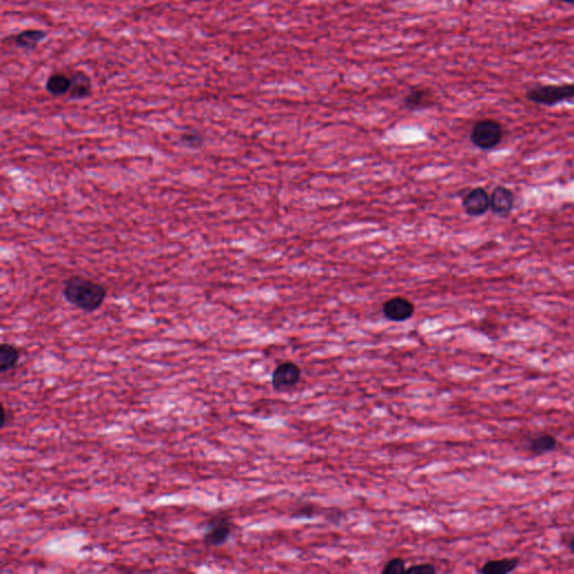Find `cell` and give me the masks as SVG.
Listing matches in <instances>:
<instances>
[{
	"label": "cell",
	"instance_id": "cell-13",
	"mask_svg": "<svg viewBox=\"0 0 574 574\" xmlns=\"http://www.w3.org/2000/svg\"><path fill=\"white\" fill-rule=\"evenodd\" d=\"M46 32L42 30H26L23 32L18 33L17 35L13 38V43L19 49L35 50L38 44L42 43L46 38Z\"/></svg>",
	"mask_w": 574,
	"mask_h": 574
},
{
	"label": "cell",
	"instance_id": "cell-18",
	"mask_svg": "<svg viewBox=\"0 0 574 574\" xmlns=\"http://www.w3.org/2000/svg\"><path fill=\"white\" fill-rule=\"evenodd\" d=\"M437 572L435 566L429 563H422L413 565L405 570L406 574H434Z\"/></svg>",
	"mask_w": 574,
	"mask_h": 574
},
{
	"label": "cell",
	"instance_id": "cell-17",
	"mask_svg": "<svg viewBox=\"0 0 574 574\" xmlns=\"http://www.w3.org/2000/svg\"><path fill=\"white\" fill-rule=\"evenodd\" d=\"M405 562L400 558H392L387 562L386 565L383 569V574H400L405 573Z\"/></svg>",
	"mask_w": 574,
	"mask_h": 574
},
{
	"label": "cell",
	"instance_id": "cell-11",
	"mask_svg": "<svg viewBox=\"0 0 574 574\" xmlns=\"http://www.w3.org/2000/svg\"><path fill=\"white\" fill-rule=\"evenodd\" d=\"M71 89L69 92L72 100L86 99L92 92L91 79L84 71H74L71 73Z\"/></svg>",
	"mask_w": 574,
	"mask_h": 574
},
{
	"label": "cell",
	"instance_id": "cell-7",
	"mask_svg": "<svg viewBox=\"0 0 574 574\" xmlns=\"http://www.w3.org/2000/svg\"><path fill=\"white\" fill-rule=\"evenodd\" d=\"M515 206L512 191L504 186H497L490 194V210L500 217H507Z\"/></svg>",
	"mask_w": 574,
	"mask_h": 574
},
{
	"label": "cell",
	"instance_id": "cell-4",
	"mask_svg": "<svg viewBox=\"0 0 574 574\" xmlns=\"http://www.w3.org/2000/svg\"><path fill=\"white\" fill-rule=\"evenodd\" d=\"M300 368L294 362H283L275 368L271 375V384L278 392L296 386L300 381Z\"/></svg>",
	"mask_w": 574,
	"mask_h": 574
},
{
	"label": "cell",
	"instance_id": "cell-14",
	"mask_svg": "<svg viewBox=\"0 0 574 574\" xmlns=\"http://www.w3.org/2000/svg\"><path fill=\"white\" fill-rule=\"evenodd\" d=\"M46 91L53 97H61L63 94L70 92L71 77L65 73H53L46 81Z\"/></svg>",
	"mask_w": 574,
	"mask_h": 574
},
{
	"label": "cell",
	"instance_id": "cell-5",
	"mask_svg": "<svg viewBox=\"0 0 574 574\" xmlns=\"http://www.w3.org/2000/svg\"><path fill=\"white\" fill-rule=\"evenodd\" d=\"M415 312V306L408 298L395 296L389 298L383 305V314L393 322H404L411 319Z\"/></svg>",
	"mask_w": 574,
	"mask_h": 574
},
{
	"label": "cell",
	"instance_id": "cell-9",
	"mask_svg": "<svg viewBox=\"0 0 574 574\" xmlns=\"http://www.w3.org/2000/svg\"><path fill=\"white\" fill-rule=\"evenodd\" d=\"M232 533V525L228 518L219 517L208 527L204 534V543L208 546H221L228 542Z\"/></svg>",
	"mask_w": 574,
	"mask_h": 574
},
{
	"label": "cell",
	"instance_id": "cell-10",
	"mask_svg": "<svg viewBox=\"0 0 574 574\" xmlns=\"http://www.w3.org/2000/svg\"><path fill=\"white\" fill-rule=\"evenodd\" d=\"M435 97L431 89L427 86L412 88L404 98V105L412 111H424L434 106Z\"/></svg>",
	"mask_w": 574,
	"mask_h": 574
},
{
	"label": "cell",
	"instance_id": "cell-12",
	"mask_svg": "<svg viewBox=\"0 0 574 574\" xmlns=\"http://www.w3.org/2000/svg\"><path fill=\"white\" fill-rule=\"evenodd\" d=\"M519 558H504L489 560L479 571L483 574H507L515 571L519 566Z\"/></svg>",
	"mask_w": 574,
	"mask_h": 574
},
{
	"label": "cell",
	"instance_id": "cell-6",
	"mask_svg": "<svg viewBox=\"0 0 574 574\" xmlns=\"http://www.w3.org/2000/svg\"><path fill=\"white\" fill-rule=\"evenodd\" d=\"M462 207L470 217H480L490 209V196L486 188L478 186L464 196Z\"/></svg>",
	"mask_w": 574,
	"mask_h": 574
},
{
	"label": "cell",
	"instance_id": "cell-3",
	"mask_svg": "<svg viewBox=\"0 0 574 574\" xmlns=\"http://www.w3.org/2000/svg\"><path fill=\"white\" fill-rule=\"evenodd\" d=\"M504 136L500 123L495 119L485 118L477 121L470 133V140L475 147L491 150L500 145Z\"/></svg>",
	"mask_w": 574,
	"mask_h": 574
},
{
	"label": "cell",
	"instance_id": "cell-21",
	"mask_svg": "<svg viewBox=\"0 0 574 574\" xmlns=\"http://www.w3.org/2000/svg\"><path fill=\"white\" fill-rule=\"evenodd\" d=\"M561 1L568 4V5H574V0H561Z\"/></svg>",
	"mask_w": 574,
	"mask_h": 574
},
{
	"label": "cell",
	"instance_id": "cell-2",
	"mask_svg": "<svg viewBox=\"0 0 574 574\" xmlns=\"http://www.w3.org/2000/svg\"><path fill=\"white\" fill-rule=\"evenodd\" d=\"M526 99L535 105L554 107L574 100V82L561 84H537L525 94Z\"/></svg>",
	"mask_w": 574,
	"mask_h": 574
},
{
	"label": "cell",
	"instance_id": "cell-8",
	"mask_svg": "<svg viewBox=\"0 0 574 574\" xmlns=\"http://www.w3.org/2000/svg\"><path fill=\"white\" fill-rule=\"evenodd\" d=\"M558 440L551 433L539 432L526 437L525 448L533 456H544L558 449Z\"/></svg>",
	"mask_w": 574,
	"mask_h": 574
},
{
	"label": "cell",
	"instance_id": "cell-16",
	"mask_svg": "<svg viewBox=\"0 0 574 574\" xmlns=\"http://www.w3.org/2000/svg\"><path fill=\"white\" fill-rule=\"evenodd\" d=\"M180 142L181 145L184 146V147L200 148L203 146L204 138L199 132L191 130V132H186L181 135Z\"/></svg>",
	"mask_w": 574,
	"mask_h": 574
},
{
	"label": "cell",
	"instance_id": "cell-20",
	"mask_svg": "<svg viewBox=\"0 0 574 574\" xmlns=\"http://www.w3.org/2000/svg\"><path fill=\"white\" fill-rule=\"evenodd\" d=\"M562 541H563L564 546H565L572 554H574V531L566 534L565 536L562 539Z\"/></svg>",
	"mask_w": 574,
	"mask_h": 574
},
{
	"label": "cell",
	"instance_id": "cell-1",
	"mask_svg": "<svg viewBox=\"0 0 574 574\" xmlns=\"http://www.w3.org/2000/svg\"><path fill=\"white\" fill-rule=\"evenodd\" d=\"M63 296L69 303L84 312H94L105 302L107 290L99 283L80 275L69 277L63 284Z\"/></svg>",
	"mask_w": 574,
	"mask_h": 574
},
{
	"label": "cell",
	"instance_id": "cell-19",
	"mask_svg": "<svg viewBox=\"0 0 574 574\" xmlns=\"http://www.w3.org/2000/svg\"><path fill=\"white\" fill-rule=\"evenodd\" d=\"M317 514V510L314 508L312 505H305V506H300L298 510H294L293 516L296 518H309L313 517Z\"/></svg>",
	"mask_w": 574,
	"mask_h": 574
},
{
	"label": "cell",
	"instance_id": "cell-15",
	"mask_svg": "<svg viewBox=\"0 0 574 574\" xmlns=\"http://www.w3.org/2000/svg\"><path fill=\"white\" fill-rule=\"evenodd\" d=\"M21 357L18 348L11 344H1L0 346V373H9L11 369L16 367Z\"/></svg>",
	"mask_w": 574,
	"mask_h": 574
}]
</instances>
